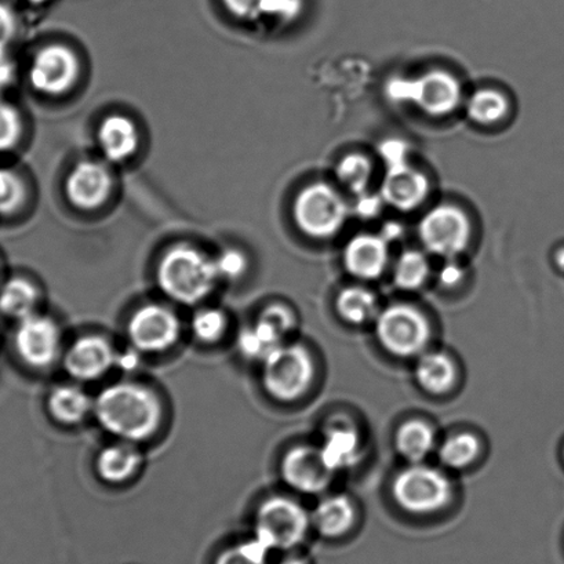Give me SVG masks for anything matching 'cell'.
Instances as JSON below:
<instances>
[{"mask_svg": "<svg viewBox=\"0 0 564 564\" xmlns=\"http://www.w3.org/2000/svg\"><path fill=\"white\" fill-rule=\"evenodd\" d=\"M14 347L26 366L37 370L47 369L62 356V330L52 317L31 315L19 321Z\"/></svg>", "mask_w": 564, "mask_h": 564, "instance_id": "obj_10", "label": "cell"}, {"mask_svg": "<svg viewBox=\"0 0 564 564\" xmlns=\"http://www.w3.org/2000/svg\"><path fill=\"white\" fill-rule=\"evenodd\" d=\"M259 319L264 321L271 327L286 338L295 326V317L292 311L284 305H271L261 312Z\"/></svg>", "mask_w": 564, "mask_h": 564, "instance_id": "obj_37", "label": "cell"}, {"mask_svg": "<svg viewBox=\"0 0 564 564\" xmlns=\"http://www.w3.org/2000/svg\"><path fill=\"white\" fill-rule=\"evenodd\" d=\"M435 446L434 430L421 420H410L397 434V448L409 462L417 464L429 456Z\"/></svg>", "mask_w": 564, "mask_h": 564, "instance_id": "obj_26", "label": "cell"}, {"mask_svg": "<svg viewBox=\"0 0 564 564\" xmlns=\"http://www.w3.org/2000/svg\"><path fill=\"white\" fill-rule=\"evenodd\" d=\"M282 478L292 489L304 495H319L330 485L333 470L322 457L321 448L295 446L284 454Z\"/></svg>", "mask_w": 564, "mask_h": 564, "instance_id": "obj_13", "label": "cell"}, {"mask_svg": "<svg viewBox=\"0 0 564 564\" xmlns=\"http://www.w3.org/2000/svg\"><path fill=\"white\" fill-rule=\"evenodd\" d=\"M456 366L446 354L431 352L421 356L415 367V379L424 391L442 395L456 382Z\"/></svg>", "mask_w": 564, "mask_h": 564, "instance_id": "obj_23", "label": "cell"}, {"mask_svg": "<svg viewBox=\"0 0 564 564\" xmlns=\"http://www.w3.org/2000/svg\"><path fill=\"white\" fill-rule=\"evenodd\" d=\"M347 215V204L337 191L327 184L305 186L294 200L295 224L311 238H332L341 229Z\"/></svg>", "mask_w": 564, "mask_h": 564, "instance_id": "obj_5", "label": "cell"}, {"mask_svg": "<svg viewBox=\"0 0 564 564\" xmlns=\"http://www.w3.org/2000/svg\"><path fill=\"white\" fill-rule=\"evenodd\" d=\"M314 372L308 350L297 344H282L262 360V386L276 401L294 402L310 390Z\"/></svg>", "mask_w": 564, "mask_h": 564, "instance_id": "obj_4", "label": "cell"}, {"mask_svg": "<svg viewBox=\"0 0 564 564\" xmlns=\"http://www.w3.org/2000/svg\"><path fill=\"white\" fill-rule=\"evenodd\" d=\"M337 311L345 322L361 325L376 317L379 311L376 295L364 288H348L339 293Z\"/></svg>", "mask_w": 564, "mask_h": 564, "instance_id": "obj_27", "label": "cell"}, {"mask_svg": "<svg viewBox=\"0 0 564 564\" xmlns=\"http://www.w3.org/2000/svg\"><path fill=\"white\" fill-rule=\"evenodd\" d=\"M464 272L462 268L454 262L443 267V270L440 273V281L443 286L453 288L456 286L457 283L463 281Z\"/></svg>", "mask_w": 564, "mask_h": 564, "instance_id": "obj_42", "label": "cell"}, {"mask_svg": "<svg viewBox=\"0 0 564 564\" xmlns=\"http://www.w3.org/2000/svg\"><path fill=\"white\" fill-rule=\"evenodd\" d=\"M131 347L142 355L166 352L181 337L180 317L162 304H147L135 310L128 323Z\"/></svg>", "mask_w": 564, "mask_h": 564, "instance_id": "obj_8", "label": "cell"}, {"mask_svg": "<svg viewBox=\"0 0 564 564\" xmlns=\"http://www.w3.org/2000/svg\"><path fill=\"white\" fill-rule=\"evenodd\" d=\"M419 234L430 253L453 259L467 249L470 223L458 207L442 205L426 213L420 223Z\"/></svg>", "mask_w": 564, "mask_h": 564, "instance_id": "obj_9", "label": "cell"}, {"mask_svg": "<svg viewBox=\"0 0 564 564\" xmlns=\"http://www.w3.org/2000/svg\"><path fill=\"white\" fill-rule=\"evenodd\" d=\"M392 492L404 511L429 514L441 511L451 502L452 484L441 470L417 463L399 473Z\"/></svg>", "mask_w": 564, "mask_h": 564, "instance_id": "obj_6", "label": "cell"}, {"mask_svg": "<svg viewBox=\"0 0 564 564\" xmlns=\"http://www.w3.org/2000/svg\"><path fill=\"white\" fill-rule=\"evenodd\" d=\"M118 352L100 334L79 337L63 356L64 370L70 379L91 382L102 379L117 366Z\"/></svg>", "mask_w": 564, "mask_h": 564, "instance_id": "obj_12", "label": "cell"}, {"mask_svg": "<svg viewBox=\"0 0 564 564\" xmlns=\"http://www.w3.org/2000/svg\"><path fill=\"white\" fill-rule=\"evenodd\" d=\"M480 445L478 437L468 432L457 434L443 443L440 457L448 468L462 469L468 467L478 457Z\"/></svg>", "mask_w": 564, "mask_h": 564, "instance_id": "obj_30", "label": "cell"}, {"mask_svg": "<svg viewBox=\"0 0 564 564\" xmlns=\"http://www.w3.org/2000/svg\"><path fill=\"white\" fill-rule=\"evenodd\" d=\"M218 281L220 276L215 259L194 246H174L164 253L156 268L161 292L183 305L202 303L209 297Z\"/></svg>", "mask_w": 564, "mask_h": 564, "instance_id": "obj_2", "label": "cell"}, {"mask_svg": "<svg viewBox=\"0 0 564 564\" xmlns=\"http://www.w3.org/2000/svg\"><path fill=\"white\" fill-rule=\"evenodd\" d=\"M509 104L502 93L481 89L469 98L467 112L475 123L490 126L507 117Z\"/></svg>", "mask_w": 564, "mask_h": 564, "instance_id": "obj_28", "label": "cell"}, {"mask_svg": "<svg viewBox=\"0 0 564 564\" xmlns=\"http://www.w3.org/2000/svg\"><path fill=\"white\" fill-rule=\"evenodd\" d=\"M29 2L34 3V4H42V3L47 2V0H29Z\"/></svg>", "mask_w": 564, "mask_h": 564, "instance_id": "obj_47", "label": "cell"}, {"mask_svg": "<svg viewBox=\"0 0 564 564\" xmlns=\"http://www.w3.org/2000/svg\"><path fill=\"white\" fill-rule=\"evenodd\" d=\"M142 454L134 443L120 441L102 448L98 454L96 470L100 479L109 485H120L139 473Z\"/></svg>", "mask_w": 564, "mask_h": 564, "instance_id": "obj_20", "label": "cell"}, {"mask_svg": "<svg viewBox=\"0 0 564 564\" xmlns=\"http://www.w3.org/2000/svg\"><path fill=\"white\" fill-rule=\"evenodd\" d=\"M380 151L388 167L406 163L408 148L404 145V142L397 140L387 141L381 145Z\"/></svg>", "mask_w": 564, "mask_h": 564, "instance_id": "obj_40", "label": "cell"}, {"mask_svg": "<svg viewBox=\"0 0 564 564\" xmlns=\"http://www.w3.org/2000/svg\"><path fill=\"white\" fill-rule=\"evenodd\" d=\"M409 101L417 104L431 117H445L462 101V86L446 70H430L421 78L410 80Z\"/></svg>", "mask_w": 564, "mask_h": 564, "instance_id": "obj_15", "label": "cell"}, {"mask_svg": "<svg viewBox=\"0 0 564 564\" xmlns=\"http://www.w3.org/2000/svg\"><path fill=\"white\" fill-rule=\"evenodd\" d=\"M359 446V436L352 426L338 423L327 431L321 453L327 467L333 473H337V470L352 467L360 454Z\"/></svg>", "mask_w": 564, "mask_h": 564, "instance_id": "obj_22", "label": "cell"}, {"mask_svg": "<svg viewBox=\"0 0 564 564\" xmlns=\"http://www.w3.org/2000/svg\"><path fill=\"white\" fill-rule=\"evenodd\" d=\"M284 344V338L268 323L257 319L253 325L239 333L238 349L243 358L264 360L268 355Z\"/></svg>", "mask_w": 564, "mask_h": 564, "instance_id": "obj_25", "label": "cell"}, {"mask_svg": "<svg viewBox=\"0 0 564 564\" xmlns=\"http://www.w3.org/2000/svg\"><path fill=\"white\" fill-rule=\"evenodd\" d=\"M271 555L272 552L251 535L249 539L224 547L213 558L212 564H271Z\"/></svg>", "mask_w": 564, "mask_h": 564, "instance_id": "obj_29", "label": "cell"}, {"mask_svg": "<svg viewBox=\"0 0 564 564\" xmlns=\"http://www.w3.org/2000/svg\"><path fill=\"white\" fill-rule=\"evenodd\" d=\"M26 195L25 183L13 170L0 169V216L9 217L23 209Z\"/></svg>", "mask_w": 564, "mask_h": 564, "instance_id": "obj_34", "label": "cell"}, {"mask_svg": "<svg viewBox=\"0 0 564 564\" xmlns=\"http://www.w3.org/2000/svg\"><path fill=\"white\" fill-rule=\"evenodd\" d=\"M228 328L226 312L217 308H202L195 312L191 319V332L195 339L206 345H213L224 336Z\"/></svg>", "mask_w": 564, "mask_h": 564, "instance_id": "obj_32", "label": "cell"}, {"mask_svg": "<svg viewBox=\"0 0 564 564\" xmlns=\"http://www.w3.org/2000/svg\"><path fill=\"white\" fill-rule=\"evenodd\" d=\"M98 144L109 162L120 163L133 158L140 148V131L124 115H111L98 129Z\"/></svg>", "mask_w": 564, "mask_h": 564, "instance_id": "obj_18", "label": "cell"}, {"mask_svg": "<svg viewBox=\"0 0 564 564\" xmlns=\"http://www.w3.org/2000/svg\"><path fill=\"white\" fill-rule=\"evenodd\" d=\"M380 200L375 198H366L360 202L359 212L361 215L370 216L376 215L377 210L380 209Z\"/></svg>", "mask_w": 564, "mask_h": 564, "instance_id": "obj_44", "label": "cell"}, {"mask_svg": "<svg viewBox=\"0 0 564 564\" xmlns=\"http://www.w3.org/2000/svg\"><path fill=\"white\" fill-rule=\"evenodd\" d=\"M372 166L360 153H349L338 162L337 178L356 195H364L371 180Z\"/></svg>", "mask_w": 564, "mask_h": 564, "instance_id": "obj_31", "label": "cell"}, {"mask_svg": "<svg viewBox=\"0 0 564 564\" xmlns=\"http://www.w3.org/2000/svg\"><path fill=\"white\" fill-rule=\"evenodd\" d=\"M556 262H557V267L561 268L562 271H564V249L558 251V253L556 256Z\"/></svg>", "mask_w": 564, "mask_h": 564, "instance_id": "obj_46", "label": "cell"}, {"mask_svg": "<svg viewBox=\"0 0 564 564\" xmlns=\"http://www.w3.org/2000/svg\"><path fill=\"white\" fill-rule=\"evenodd\" d=\"M80 63L73 48L56 43L42 47L32 59L30 82L46 96H63L79 79Z\"/></svg>", "mask_w": 564, "mask_h": 564, "instance_id": "obj_11", "label": "cell"}, {"mask_svg": "<svg viewBox=\"0 0 564 564\" xmlns=\"http://www.w3.org/2000/svg\"><path fill=\"white\" fill-rule=\"evenodd\" d=\"M430 194V181L408 162L388 167L382 183L381 199L401 212H412L424 204Z\"/></svg>", "mask_w": 564, "mask_h": 564, "instance_id": "obj_16", "label": "cell"}, {"mask_svg": "<svg viewBox=\"0 0 564 564\" xmlns=\"http://www.w3.org/2000/svg\"><path fill=\"white\" fill-rule=\"evenodd\" d=\"M275 564H310L305 561L304 557H301L299 555H295L293 552L284 553V556L282 558H279V561Z\"/></svg>", "mask_w": 564, "mask_h": 564, "instance_id": "obj_45", "label": "cell"}, {"mask_svg": "<svg viewBox=\"0 0 564 564\" xmlns=\"http://www.w3.org/2000/svg\"><path fill=\"white\" fill-rule=\"evenodd\" d=\"M47 412L58 424L79 425L95 412V399L79 386H57L48 393Z\"/></svg>", "mask_w": 564, "mask_h": 564, "instance_id": "obj_19", "label": "cell"}, {"mask_svg": "<svg viewBox=\"0 0 564 564\" xmlns=\"http://www.w3.org/2000/svg\"><path fill=\"white\" fill-rule=\"evenodd\" d=\"M23 133L24 122L19 109L0 98V153L18 148Z\"/></svg>", "mask_w": 564, "mask_h": 564, "instance_id": "obj_35", "label": "cell"}, {"mask_svg": "<svg viewBox=\"0 0 564 564\" xmlns=\"http://www.w3.org/2000/svg\"><path fill=\"white\" fill-rule=\"evenodd\" d=\"M377 338L388 352L409 358L423 352L431 337L430 322L412 305L397 304L377 316Z\"/></svg>", "mask_w": 564, "mask_h": 564, "instance_id": "obj_7", "label": "cell"}, {"mask_svg": "<svg viewBox=\"0 0 564 564\" xmlns=\"http://www.w3.org/2000/svg\"><path fill=\"white\" fill-rule=\"evenodd\" d=\"M228 12L240 20H257L262 15L264 0H223Z\"/></svg>", "mask_w": 564, "mask_h": 564, "instance_id": "obj_38", "label": "cell"}, {"mask_svg": "<svg viewBox=\"0 0 564 564\" xmlns=\"http://www.w3.org/2000/svg\"><path fill=\"white\" fill-rule=\"evenodd\" d=\"M220 281H238L249 270V260L243 251L227 249L215 259Z\"/></svg>", "mask_w": 564, "mask_h": 564, "instance_id": "obj_36", "label": "cell"}, {"mask_svg": "<svg viewBox=\"0 0 564 564\" xmlns=\"http://www.w3.org/2000/svg\"><path fill=\"white\" fill-rule=\"evenodd\" d=\"M344 264L350 275L377 279L388 264L387 240L376 235H358L344 251Z\"/></svg>", "mask_w": 564, "mask_h": 564, "instance_id": "obj_17", "label": "cell"}, {"mask_svg": "<svg viewBox=\"0 0 564 564\" xmlns=\"http://www.w3.org/2000/svg\"><path fill=\"white\" fill-rule=\"evenodd\" d=\"M37 304L40 290L29 279L12 278L0 289V312L15 321L36 314Z\"/></svg>", "mask_w": 564, "mask_h": 564, "instance_id": "obj_24", "label": "cell"}, {"mask_svg": "<svg viewBox=\"0 0 564 564\" xmlns=\"http://www.w3.org/2000/svg\"><path fill=\"white\" fill-rule=\"evenodd\" d=\"M430 275L429 260L417 250H408L399 257L395 267L397 286L403 290H414L423 286Z\"/></svg>", "mask_w": 564, "mask_h": 564, "instance_id": "obj_33", "label": "cell"}, {"mask_svg": "<svg viewBox=\"0 0 564 564\" xmlns=\"http://www.w3.org/2000/svg\"><path fill=\"white\" fill-rule=\"evenodd\" d=\"M163 414V404L155 391L130 381L104 388L95 399L93 412L104 431L134 445L156 434Z\"/></svg>", "mask_w": 564, "mask_h": 564, "instance_id": "obj_1", "label": "cell"}, {"mask_svg": "<svg viewBox=\"0 0 564 564\" xmlns=\"http://www.w3.org/2000/svg\"><path fill=\"white\" fill-rule=\"evenodd\" d=\"M140 352L137 349L126 350L123 354H118L117 366L120 369L133 371L139 366Z\"/></svg>", "mask_w": 564, "mask_h": 564, "instance_id": "obj_43", "label": "cell"}, {"mask_svg": "<svg viewBox=\"0 0 564 564\" xmlns=\"http://www.w3.org/2000/svg\"><path fill=\"white\" fill-rule=\"evenodd\" d=\"M113 178L100 162L84 161L70 170L65 183V194L80 210H96L111 196Z\"/></svg>", "mask_w": 564, "mask_h": 564, "instance_id": "obj_14", "label": "cell"}, {"mask_svg": "<svg viewBox=\"0 0 564 564\" xmlns=\"http://www.w3.org/2000/svg\"><path fill=\"white\" fill-rule=\"evenodd\" d=\"M312 524L310 513L292 498L275 496L267 498L257 509L254 533L268 550L293 552L303 544Z\"/></svg>", "mask_w": 564, "mask_h": 564, "instance_id": "obj_3", "label": "cell"}, {"mask_svg": "<svg viewBox=\"0 0 564 564\" xmlns=\"http://www.w3.org/2000/svg\"><path fill=\"white\" fill-rule=\"evenodd\" d=\"M15 34V20L12 10L0 4V51H7Z\"/></svg>", "mask_w": 564, "mask_h": 564, "instance_id": "obj_41", "label": "cell"}, {"mask_svg": "<svg viewBox=\"0 0 564 564\" xmlns=\"http://www.w3.org/2000/svg\"><path fill=\"white\" fill-rule=\"evenodd\" d=\"M299 12V0H264L262 15L289 19Z\"/></svg>", "mask_w": 564, "mask_h": 564, "instance_id": "obj_39", "label": "cell"}, {"mask_svg": "<svg viewBox=\"0 0 564 564\" xmlns=\"http://www.w3.org/2000/svg\"><path fill=\"white\" fill-rule=\"evenodd\" d=\"M312 524L326 539L347 534L355 523V508L348 497L333 496L319 502L312 513Z\"/></svg>", "mask_w": 564, "mask_h": 564, "instance_id": "obj_21", "label": "cell"}]
</instances>
